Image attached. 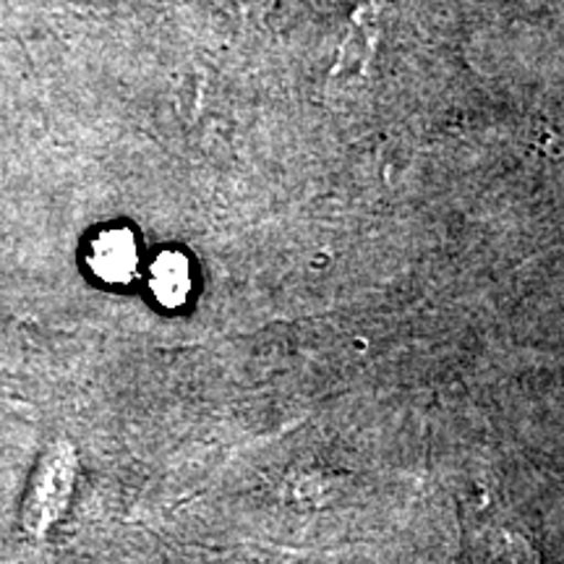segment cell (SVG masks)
Returning <instances> with one entry per match:
<instances>
[{
    "instance_id": "1",
    "label": "cell",
    "mask_w": 564,
    "mask_h": 564,
    "mask_svg": "<svg viewBox=\"0 0 564 564\" xmlns=\"http://www.w3.org/2000/svg\"><path fill=\"white\" fill-rule=\"evenodd\" d=\"M87 262L91 274H97L102 282L121 285L137 274L139 267V249L129 230L110 228L97 232L95 241L89 243Z\"/></svg>"
},
{
    "instance_id": "2",
    "label": "cell",
    "mask_w": 564,
    "mask_h": 564,
    "mask_svg": "<svg viewBox=\"0 0 564 564\" xmlns=\"http://www.w3.org/2000/svg\"><path fill=\"white\" fill-rule=\"evenodd\" d=\"M40 470L42 476L34 484L30 505H26V520H30V525L40 523V520L42 525H47V520H53L66 507L74 460H70V455L58 453L55 457H47V463Z\"/></svg>"
},
{
    "instance_id": "3",
    "label": "cell",
    "mask_w": 564,
    "mask_h": 564,
    "mask_svg": "<svg viewBox=\"0 0 564 564\" xmlns=\"http://www.w3.org/2000/svg\"><path fill=\"white\" fill-rule=\"evenodd\" d=\"M192 264L178 251H165L154 259L150 270L152 295L165 308H178L192 295Z\"/></svg>"
},
{
    "instance_id": "4",
    "label": "cell",
    "mask_w": 564,
    "mask_h": 564,
    "mask_svg": "<svg viewBox=\"0 0 564 564\" xmlns=\"http://www.w3.org/2000/svg\"><path fill=\"white\" fill-rule=\"evenodd\" d=\"M373 37H377V34L369 30V21L358 17L348 42H345L340 61H337V74H343V76L358 74V70H361L371 58Z\"/></svg>"
},
{
    "instance_id": "5",
    "label": "cell",
    "mask_w": 564,
    "mask_h": 564,
    "mask_svg": "<svg viewBox=\"0 0 564 564\" xmlns=\"http://www.w3.org/2000/svg\"><path fill=\"white\" fill-rule=\"evenodd\" d=\"M220 3H225L232 11H259L264 9L270 0H220Z\"/></svg>"
}]
</instances>
